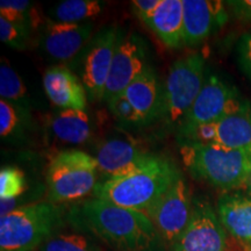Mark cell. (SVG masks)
Returning <instances> with one entry per match:
<instances>
[{
  "label": "cell",
  "instance_id": "cell-29",
  "mask_svg": "<svg viewBox=\"0 0 251 251\" xmlns=\"http://www.w3.org/2000/svg\"><path fill=\"white\" fill-rule=\"evenodd\" d=\"M237 63L241 70L251 80V33L244 34L237 43Z\"/></svg>",
  "mask_w": 251,
  "mask_h": 251
},
{
  "label": "cell",
  "instance_id": "cell-25",
  "mask_svg": "<svg viewBox=\"0 0 251 251\" xmlns=\"http://www.w3.org/2000/svg\"><path fill=\"white\" fill-rule=\"evenodd\" d=\"M37 251H103L91 236L81 233H58Z\"/></svg>",
  "mask_w": 251,
  "mask_h": 251
},
{
  "label": "cell",
  "instance_id": "cell-3",
  "mask_svg": "<svg viewBox=\"0 0 251 251\" xmlns=\"http://www.w3.org/2000/svg\"><path fill=\"white\" fill-rule=\"evenodd\" d=\"M65 205L36 201L0 219V250L37 251L49 238L61 233L68 221Z\"/></svg>",
  "mask_w": 251,
  "mask_h": 251
},
{
  "label": "cell",
  "instance_id": "cell-7",
  "mask_svg": "<svg viewBox=\"0 0 251 251\" xmlns=\"http://www.w3.org/2000/svg\"><path fill=\"white\" fill-rule=\"evenodd\" d=\"M250 106L242 99L236 87L220 79L215 75L206 77L199 96L185 117L177 133L197 126L218 122Z\"/></svg>",
  "mask_w": 251,
  "mask_h": 251
},
{
  "label": "cell",
  "instance_id": "cell-22",
  "mask_svg": "<svg viewBox=\"0 0 251 251\" xmlns=\"http://www.w3.org/2000/svg\"><path fill=\"white\" fill-rule=\"evenodd\" d=\"M0 97L24 111L31 112L26 86L6 58H2L0 64Z\"/></svg>",
  "mask_w": 251,
  "mask_h": 251
},
{
  "label": "cell",
  "instance_id": "cell-24",
  "mask_svg": "<svg viewBox=\"0 0 251 251\" xmlns=\"http://www.w3.org/2000/svg\"><path fill=\"white\" fill-rule=\"evenodd\" d=\"M0 17L29 30L30 33L41 23L36 8L26 0H1Z\"/></svg>",
  "mask_w": 251,
  "mask_h": 251
},
{
  "label": "cell",
  "instance_id": "cell-16",
  "mask_svg": "<svg viewBox=\"0 0 251 251\" xmlns=\"http://www.w3.org/2000/svg\"><path fill=\"white\" fill-rule=\"evenodd\" d=\"M218 216L225 230L251 251V196L227 193L218 201Z\"/></svg>",
  "mask_w": 251,
  "mask_h": 251
},
{
  "label": "cell",
  "instance_id": "cell-18",
  "mask_svg": "<svg viewBox=\"0 0 251 251\" xmlns=\"http://www.w3.org/2000/svg\"><path fill=\"white\" fill-rule=\"evenodd\" d=\"M144 25L169 48L177 49L185 46L183 0H163Z\"/></svg>",
  "mask_w": 251,
  "mask_h": 251
},
{
  "label": "cell",
  "instance_id": "cell-32",
  "mask_svg": "<svg viewBox=\"0 0 251 251\" xmlns=\"http://www.w3.org/2000/svg\"><path fill=\"white\" fill-rule=\"evenodd\" d=\"M248 190V192H249V194L251 196V171L249 176H248V179H247V183H246V186H244Z\"/></svg>",
  "mask_w": 251,
  "mask_h": 251
},
{
  "label": "cell",
  "instance_id": "cell-8",
  "mask_svg": "<svg viewBox=\"0 0 251 251\" xmlns=\"http://www.w3.org/2000/svg\"><path fill=\"white\" fill-rule=\"evenodd\" d=\"M193 212V202L183 176L144 212L165 244L172 246L183 234Z\"/></svg>",
  "mask_w": 251,
  "mask_h": 251
},
{
  "label": "cell",
  "instance_id": "cell-11",
  "mask_svg": "<svg viewBox=\"0 0 251 251\" xmlns=\"http://www.w3.org/2000/svg\"><path fill=\"white\" fill-rule=\"evenodd\" d=\"M147 67V50L142 39L136 34L120 39L106 83L103 101L108 102L124 93Z\"/></svg>",
  "mask_w": 251,
  "mask_h": 251
},
{
  "label": "cell",
  "instance_id": "cell-30",
  "mask_svg": "<svg viewBox=\"0 0 251 251\" xmlns=\"http://www.w3.org/2000/svg\"><path fill=\"white\" fill-rule=\"evenodd\" d=\"M162 1L163 0H134L131 1V7L134 9L135 15L143 24H146L161 6Z\"/></svg>",
  "mask_w": 251,
  "mask_h": 251
},
{
  "label": "cell",
  "instance_id": "cell-5",
  "mask_svg": "<svg viewBox=\"0 0 251 251\" xmlns=\"http://www.w3.org/2000/svg\"><path fill=\"white\" fill-rule=\"evenodd\" d=\"M98 164L90 153L62 150L52 157L46 172L48 201L65 205L83 199L96 190Z\"/></svg>",
  "mask_w": 251,
  "mask_h": 251
},
{
  "label": "cell",
  "instance_id": "cell-10",
  "mask_svg": "<svg viewBox=\"0 0 251 251\" xmlns=\"http://www.w3.org/2000/svg\"><path fill=\"white\" fill-rule=\"evenodd\" d=\"M171 251H226L227 234L218 213L208 202L197 200L187 227Z\"/></svg>",
  "mask_w": 251,
  "mask_h": 251
},
{
  "label": "cell",
  "instance_id": "cell-20",
  "mask_svg": "<svg viewBox=\"0 0 251 251\" xmlns=\"http://www.w3.org/2000/svg\"><path fill=\"white\" fill-rule=\"evenodd\" d=\"M215 144L229 149L251 148V107L216 122Z\"/></svg>",
  "mask_w": 251,
  "mask_h": 251
},
{
  "label": "cell",
  "instance_id": "cell-9",
  "mask_svg": "<svg viewBox=\"0 0 251 251\" xmlns=\"http://www.w3.org/2000/svg\"><path fill=\"white\" fill-rule=\"evenodd\" d=\"M119 41L120 37L117 28L106 27L94 35L80 52L83 54L80 80L91 101L103 100L106 83Z\"/></svg>",
  "mask_w": 251,
  "mask_h": 251
},
{
  "label": "cell",
  "instance_id": "cell-6",
  "mask_svg": "<svg viewBox=\"0 0 251 251\" xmlns=\"http://www.w3.org/2000/svg\"><path fill=\"white\" fill-rule=\"evenodd\" d=\"M206 62L201 54L185 55L169 70L163 85L161 117L166 125L177 129L199 96L205 84Z\"/></svg>",
  "mask_w": 251,
  "mask_h": 251
},
{
  "label": "cell",
  "instance_id": "cell-28",
  "mask_svg": "<svg viewBox=\"0 0 251 251\" xmlns=\"http://www.w3.org/2000/svg\"><path fill=\"white\" fill-rule=\"evenodd\" d=\"M108 109L113 117L125 125H137L142 124L139 113L133 107V105L128 101L124 94H119L107 102Z\"/></svg>",
  "mask_w": 251,
  "mask_h": 251
},
{
  "label": "cell",
  "instance_id": "cell-19",
  "mask_svg": "<svg viewBox=\"0 0 251 251\" xmlns=\"http://www.w3.org/2000/svg\"><path fill=\"white\" fill-rule=\"evenodd\" d=\"M49 128L56 140L68 144H83L92 136V125L86 111L59 109L50 117Z\"/></svg>",
  "mask_w": 251,
  "mask_h": 251
},
{
  "label": "cell",
  "instance_id": "cell-2",
  "mask_svg": "<svg viewBox=\"0 0 251 251\" xmlns=\"http://www.w3.org/2000/svg\"><path fill=\"white\" fill-rule=\"evenodd\" d=\"M181 176L165 157L151 155L144 164L120 177L98 183L93 198L144 213Z\"/></svg>",
  "mask_w": 251,
  "mask_h": 251
},
{
  "label": "cell",
  "instance_id": "cell-13",
  "mask_svg": "<svg viewBox=\"0 0 251 251\" xmlns=\"http://www.w3.org/2000/svg\"><path fill=\"white\" fill-rule=\"evenodd\" d=\"M224 1L216 0H183L184 45H201L228 21Z\"/></svg>",
  "mask_w": 251,
  "mask_h": 251
},
{
  "label": "cell",
  "instance_id": "cell-21",
  "mask_svg": "<svg viewBox=\"0 0 251 251\" xmlns=\"http://www.w3.org/2000/svg\"><path fill=\"white\" fill-rule=\"evenodd\" d=\"M102 2L98 0H64L49 12V18L56 23L85 24L98 17Z\"/></svg>",
  "mask_w": 251,
  "mask_h": 251
},
{
  "label": "cell",
  "instance_id": "cell-15",
  "mask_svg": "<svg viewBox=\"0 0 251 251\" xmlns=\"http://www.w3.org/2000/svg\"><path fill=\"white\" fill-rule=\"evenodd\" d=\"M45 92L59 109L86 111L87 93L77 75L67 65H52L43 75Z\"/></svg>",
  "mask_w": 251,
  "mask_h": 251
},
{
  "label": "cell",
  "instance_id": "cell-27",
  "mask_svg": "<svg viewBox=\"0 0 251 251\" xmlns=\"http://www.w3.org/2000/svg\"><path fill=\"white\" fill-rule=\"evenodd\" d=\"M30 31L0 17V40L2 43L17 50L27 48Z\"/></svg>",
  "mask_w": 251,
  "mask_h": 251
},
{
  "label": "cell",
  "instance_id": "cell-26",
  "mask_svg": "<svg viewBox=\"0 0 251 251\" xmlns=\"http://www.w3.org/2000/svg\"><path fill=\"white\" fill-rule=\"evenodd\" d=\"M27 190L25 174L14 166H6L0 171V198L13 200L24 196Z\"/></svg>",
  "mask_w": 251,
  "mask_h": 251
},
{
  "label": "cell",
  "instance_id": "cell-1",
  "mask_svg": "<svg viewBox=\"0 0 251 251\" xmlns=\"http://www.w3.org/2000/svg\"><path fill=\"white\" fill-rule=\"evenodd\" d=\"M68 222L115 251H164L165 242L142 212L92 198L68 209Z\"/></svg>",
  "mask_w": 251,
  "mask_h": 251
},
{
  "label": "cell",
  "instance_id": "cell-12",
  "mask_svg": "<svg viewBox=\"0 0 251 251\" xmlns=\"http://www.w3.org/2000/svg\"><path fill=\"white\" fill-rule=\"evenodd\" d=\"M93 29L92 23L63 24L48 20L41 31V49L54 61L71 62L89 45Z\"/></svg>",
  "mask_w": 251,
  "mask_h": 251
},
{
  "label": "cell",
  "instance_id": "cell-17",
  "mask_svg": "<svg viewBox=\"0 0 251 251\" xmlns=\"http://www.w3.org/2000/svg\"><path fill=\"white\" fill-rule=\"evenodd\" d=\"M139 113L142 124L161 117L163 105V86L150 67L130 84L122 93Z\"/></svg>",
  "mask_w": 251,
  "mask_h": 251
},
{
  "label": "cell",
  "instance_id": "cell-31",
  "mask_svg": "<svg viewBox=\"0 0 251 251\" xmlns=\"http://www.w3.org/2000/svg\"><path fill=\"white\" fill-rule=\"evenodd\" d=\"M226 4L236 18L244 21L251 20V0H230Z\"/></svg>",
  "mask_w": 251,
  "mask_h": 251
},
{
  "label": "cell",
  "instance_id": "cell-23",
  "mask_svg": "<svg viewBox=\"0 0 251 251\" xmlns=\"http://www.w3.org/2000/svg\"><path fill=\"white\" fill-rule=\"evenodd\" d=\"M30 125V112L24 111L6 100H0V136L2 140L14 142L24 139L25 131Z\"/></svg>",
  "mask_w": 251,
  "mask_h": 251
},
{
  "label": "cell",
  "instance_id": "cell-4",
  "mask_svg": "<svg viewBox=\"0 0 251 251\" xmlns=\"http://www.w3.org/2000/svg\"><path fill=\"white\" fill-rule=\"evenodd\" d=\"M184 165L194 178L220 190L246 186L251 171V148L229 149L219 144H180Z\"/></svg>",
  "mask_w": 251,
  "mask_h": 251
},
{
  "label": "cell",
  "instance_id": "cell-14",
  "mask_svg": "<svg viewBox=\"0 0 251 251\" xmlns=\"http://www.w3.org/2000/svg\"><path fill=\"white\" fill-rule=\"evenodd\" d=\"M151 155L134 141L113 137L97 144L92 156L96 158L99 172L107 178H114L135 170L148 161Z\"/></svg>",
  "mask_w": 251,
  "mask_h": 251
}]
</instances>
